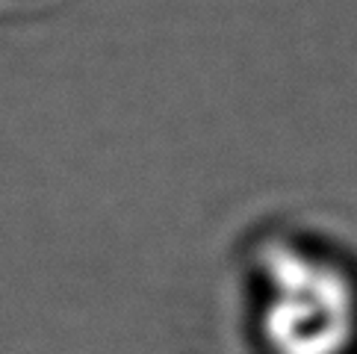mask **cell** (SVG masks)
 <instances>
[{
    "label": "cell",
    "instance_id": "obj_1",
    "mask_svg": "<svg viewBox=\"0 0 357 354\" xmlns=\"http://www.w3.org/2000/svg\"><path fill=\"white\" fill-rule=\"evenodd\" d=\"M260 331L272 354H349L357 339L351 277L310 251L269 245L260 260Z\"/></svg>",
    "mask_w": 357,
    "mask_h": 354
}]
</instances>
